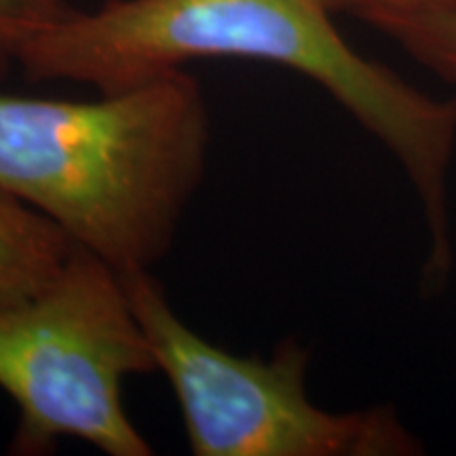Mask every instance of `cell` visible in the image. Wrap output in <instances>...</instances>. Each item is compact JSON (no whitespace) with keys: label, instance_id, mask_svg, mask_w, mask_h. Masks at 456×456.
I'll list each match as a JSON object with an SVG mask.
<instances>
[{"label":"cell","instance_id":"obj_8","mask_svg":"<svg viewBox=\"0 0 456 456\" xmlns=\"http://www.w3.org/2000/svg\"><path fill=\"white\" fill-rule=\"evenodd\" d=\"M328 3L334 13L355 15L374 28H383L389 21L403 17L456 11V0H328Z\"/></svg>","mask_w":456,"mask_h":456},{"label":"cell","instance_id":"obj_5","mask_svg":"<svg viewBox=\"0 0 456 456\" xmlns=\"http://www.w3.org/2000/svg\"><path fill=\"white\" fill-rule=\"evenodd\" d=\"M74 248V239L53 220L0 192V309L47 288Z\"/></svg>","mask_w":456,"mask_h":456},{"label":"cell","instance_id":"obj_1","mask_svg":"<svg viewBox=\"0 0 456 456\" xmlns=\"http://www.w3.org/2000/svg\"><path fill=\"white\" fill-rule=\"evenodd\" d=\"M334 15L328 0H106L34 38L20 70L32 83H78L112 94L203 60L289 68L317 83L397 159L429 226L431 277L446 279L456 100L433 98L368 60L342 37Z\"/></svg>","mask_w":456,"mask_h":456},{"label":"cell","instance_id":"obj_4","mask_svg":"<svg viewBox=\"0 0 456 456\" xmlns=\"http://www.w3.org/2000/svg\"><path fill=\"white\" fill-rule=\"evenodd\" d=\"M127 294L167 376L195 456H403L419 442L387 408L330 412L306 393L309 351L283 342L241 357L205 340L171 309L151 273L125 275Z\"/></svg>","mask_w":456,"mask_h":456},{"label":"cell","instance_id":"obj_6","mask_svg":"<svg viewBox=\"0 0 456 456\" xmlns=\"http://www.w3.org/2000/svg\"><path fill=\"white\" fill-rule=\"evenodd\" d=\"M379 30L419 64L456 85V11L403 17Z\"/></svg>","mask_w":456,"mask_h":456},{"label":"cell","instance_id":"obj_3","mask_svg":"<svg viewBox=\"0 0 456 456\" xmlns=\"http://www.w3.org/2000/svg\"><path fill=\"white\" fill-rule=\"evenodd\" d=\"M155 370L125 275L77 243L47 288L0 309V389L20 410L9 452L51 454L77 437L108 456H151L123 383Z\"/></svg>","mask_w":456,"mask_h":456},{"label":"cell","instance_id":"obj_2","mask_svg":"<svg viewBox=\"0 0 456 456\" xmlns=\"http://www.w3.org/2000/svg\"><path fill=\"white\" fill-rule=\"evenodd\" d=\"M208 151V104L186 70L95 100L0 91V192L121 275L169 252Z\"/></svg>","mask_w":456,"mask_h":456},{"label":"cell","instance_id":"obj_7","mask_svg":"<svg viewBox=\"0 0 456 456\" xmlns=\"http://www.w3.org/2000/svg\"><path fill=\"white\" fill-rule=\"evenodd\" d=\"M74 11L68 0H0V81L20 68L34 38L66 21Z\"/></svg>","mask_w":456,"mask_h":456}]
</instances>
